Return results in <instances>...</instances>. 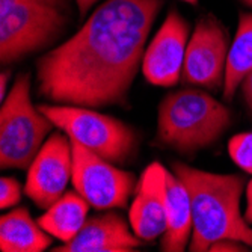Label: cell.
<instances>
[{
    "label": "cell",
    "instance_id": "8",
    "mask_svg": "<svg viewBox=\"0 0 252 252\" xmlns=\"http://www.w3.org/2000/svg\"><path fill=\"white\" fill-rule=\"evenodd\" d=\"M230 45V32L218 17H199L188 44L180 82L210 91L223 88Z\"/></svg>",
    "mask_w": 252,
    "mask_h": 252
},
{
    "label": "cell",
    "instance_id": "13",
    "mask_svg": "<svg viewBox=\"0 0 252 252\" xmlns=\"http://www.w3.org/2000/svg\"><path fill=\"white\" fill-rule=\"evenodd\" d=\"M166 192H168V226L160 237V251L183 252L189 248L193 216L188 188L174 172L166 169Z\"/></svg>",
    "mask_w": 252,
    "mask_h": 252
},
{
    "label": "cell",
    "instance_id": "17",
    "mask_svg": "<svg viewBox=\"0 0 252 252\" xmlns=\"http://www.w3.org/2000/svg\"><path fill=\"white\" fill-rule=\"evenodd\" d=\"M228 153L233 162L252 175V133H239L228 142Z\"/></svg>",
    "mask_w": 252,
    "mask_h": 252
},
{
    "label": "cell",
    "instance_id": "12",
    "mask_svg": "<svg viewBox=\"0 0 252 252\" xmlns=\"http://www.w3.org/2000/svg\"><path fill=\"white\" fill-rule=\"evenodd\" d=\"M131 226V225H130ZM126 219L117 212H106L89 218L79 234L55 248V252H133L142 240L130 230Z\"/></svg>",
    "mask_w": 252,
    "mask_h": 252
},
{
    "label": "cell",
    "instance_id": "2",
    "mask_svg": "<svg viewBox=\"0 0 252 252\" xmlns=\"http://www.w3.org/2000/svg\"><path fill=\"white\" fill-rule=\"evenodd\" d=\"M172 172L185 183L190 196L193 216L190 252H205L222 239L239 240L252 248V226L240 210L246 177L201 171L183 162H174Z\"/></svg>",
    "mask_w": 252,
    "mask_h": 252
},
{
    "label": "cell",
    "instance_id": "18",
    "mask_svg": "<svg viewBox=\"0 0 252 252\" xmlns=\"http://www.w3.org/2000/svg\"><path fill=\"white\" fill-rule=\"evenodd\" d=\"M23 188L20 181L12 177L0 178V209L6 210L21 201Z\"/></svg>",
    "mask_w": 252,
    "mask_h": 252
},
{
    "label": "cell",
    "instance_id": "21",
    "mask_svg": "<svg viewBox=\"0 0 252 252\" xmlns=\"http://www.w3.org/2000/svg\"><path fill=\"white\" fill-rule=\"evenodd\" d=\"M240 88H242V94L246 101V106L252 112V71L245 76V79L240 83Z\"/></svg>",
    "mask_w": 252,
    "mask_h": 252
},
{
    "label": "cell",
    "instance_id": "10",
    "mask_svg": "<svg viewBox=\"0 0 252 252\" xmlns=\"http://www.w3.org/2000/svg\"><path fill=\"white\" fill-rule=\"evenodd\" d=\"M189 39L188 20L177 9H169L144 53L142 74L148 83L169 88L180 82Z\"/></svg>",
    "mask_w": 252,
    "mask_h": 252
},
{
    "label": "cell",
    "instance_id": "23",
    "mask_svg": "<svg viewBox=\"0 0 252 252\" xmlns=\"http://www.w3.org/2000/svg\"><path fill=\"white\" fill-rule=\"evenodd\" d=\"M9 79H11V70H3L2 71V74H0V100H5L6 98V85H8V82H9Z\"/></svg>",
    "mask_w": 252,
    "mask_h": 252
},
{
    "label": "cell",
    "instance_id": "15",
    "mask_svg": "<svg viewBox=\"0 0 252 252\" xmlns=\"http://www.w3.org/2000/svg\"><path fill=\"white\" fill-rule=\"evenodd\" d=\"M89 207L88 201L76 190L65 192L49 209H45V213L38 218V223L52 237L66 243L83 228L88 220Z\"/></svg>",
    "mask_w": 252,
    "mask_h": 252
},
{
    "label": "cell",
    "instance_id": "25",
    "mask_svg": "<svg viewBox=\"0 0 252 252\" xmlns=\"http://www.w3.org/2000/svg\"><path fill=\"white\" fill-rule=\"evenodd\" d=\"M181 2H185V3H189V5H192V6H196V5H198V2H199V0H181Z\"/></svg>",
    "mask_w": 252,
    "mask_h": 252
},
{
    "label": "cell",
    "instance_id": "1",
    "mask_svg": "<svg viewBox=\"0 0 252 252\" xmlns=\"http://www.w3.org/2000/svg\"><path fill=\"white\" fill-rule=\"evenodd\" d=\"M162 6L163 0L103 2L77 33L36 61L38 94L66 106H126Z\"/></svg>",
    "mask_w": 252,
    "mask_h": 252
},
{
    "label": "cell",
    "instance_id": "22",
    "mask_svg": "<svg viewBox=\"0 0 252 252\" xmlns=\"http://www.w3.org/2000/svg\"><path fill=\"white\" fill-rule=\"evenodd\" d=\"M245 195H246V209L243 215H245V219L252 225V178L248 181Z\"/></svg>",
    "mask_w": 252,
    "mask_h": 252
},
{
    "label": "cell",
    "instance_id": "11",
    "mask_svg": "<svg viewBox=\"0 0 252 252\" xmlns=\"http://www.w3.org/2000/svg\"><path fill=\"white\" fill-rule=\"evenodd\" d=\"M131 230L144 243L162 237L168 226L166 168L151 162L137 180L134 199L128 210Z\"/></svg>",
    "mask_w": 252,
    "mask_h": 252
},
{
    "label": "cell",
    "instance_id": "14",
    "mask_svg": "<svg viewBox=\"0 0 252 252\" xmlns=\"http://www.w3.org/2000/svg\"><path fill=\"white\" fill-rule=\"evenodd\" d=\"M52 236L35 222L26 207H18L0 218V251L42 252L52 245Z\"/></svg>",
    "mask_w": 252,
    "mask_h": 252
},
{
    "label": "cell",
    "instance_id": "5",
    "mask_svg": "<svg viewBox=\"0 0 252 252\" xmlns=\"http://www.w3.org/2000/svg\"><path fill=\"white\" fill-rule=\"evenodd\" d=\"M38 109L73 142L112 163L124 165L136 153L137 133L121 120L79 106L39 104Z\"/></svg>",
    "mask_w": 252,
    "mask_h": 252
},
{
    "label": "cell",
    "instance_id": "9",
    "mask_svg": "<svg viewBox=\"0 0 252 252\" xmlns=\"http://www.w3.org/2000/svg\"><path fill=\"white\" fill-rule=\"evenodd\" d=\"M73 178V142L63 131L47 137L28 169L26 195L45 210L56 202Z\"/></svg>",
    "mask_w": 252,
    "mask_h": 252
},
{
    "label": "cell",
    "instance_id": "24",
    "mask_svg": "<svg viewBox=\"0 0 252 252\" xmlns=\"http://www.w3.org/2000/svg\"><path fill=\"white\" fill-rule=\"evenodd\" d=\"M98 2H100V0H76V5L79 8V15L83 18L89 12V9Z\"/></svg>",
    "mask_w": 252,
    "mask_h": 252
},
{
    "label": "cell",
    "instance_id": "20",
    "mask_svg": "<svg viewBox=\"0 0 252 252\" xmlns=\"http://www.w3.org/2000/svg\"><path fill=\"white\" fill-rule=\"evenodd\" d=\"M23 2H39V3L52 5V6L68 11V0H0V12H3V11L9 9L11 6L17 5V3H23Z\"/></svg>",
    "mask_w": 252,
    "mask_h": 252
},
{
    "label": "cell",
    "instance_id": "19",
    "mask_svg": "<svg viewBox=\"0 0 252 252\" xmlns=\"http://www.w3.org/2000/svg\"><path fill=\"white\" fill-rule=\"evenodd\" d=\"M251 246L239 242V240H233V239H222V240H218L215 242L209 251L212 252H246L249 251Z\"/></svg>",
    "mask_w": 252,
    "mask_h": 252
},
{
    "label": "cell",
    "instance_id": "3",
    "mask_svg": "<svg viewBox=\"0 0 252 252\" xmlns=\"http://www.w3.org/2000/svg\"><path fill=\"white\" fill-rule=\"evenodd\" d=\"M233 123L231 110L201 89H180L163 97L157 115V142L193 156L218 142Z\"/></svg>",
    "mask_w": 252,
    "mask_h": 252
},
{
    "label": "cell",
    "instance_id": "6",
    "mask_svg": "<svg viewBox=\"0 0 252 252\" xmlns=\"http://www.w3.org/2000/svg\"><path fill=\"white\" fill-rule=\"evenodd\" d=\"M65 9L23 2L0 12V62L9 65L53 44L66 29Z\"/></svg>",
    "mask_w": 252,
    "mask_h": 252
},
{
    "label": "cell",
    "instance_id": "26",
    "mask_svg": "<svg viewBox=\"0 0 252 252\" xmlns=\"http://www.w3.org/2000/svg\"><path fill=\"white\" fill-rule=\"evenodd\" d=\"M240 2H242L245 6H248V8H251V9H252V0H240Z\"/></svg>",
    "mask_w": 252,
    "mask_h": 252
},
{
    "label": "cell",
    "instance_id": "7",
    "mask_svg": "<svg viewBox=\"0 0 252 252\" xmlns=\"http://www.w3.org/2000/svg\"><path fill=\"white\" fill-rule=\"evenodd\" d=\"M73 142V141H71ZM73 188L97 210L124 209L136 190L133 172L113 166L112 162L73 142Z\"/></svg>",
    "mask_w": 252,
    "mask_h": 252
},
{
    "label": "cell",
    "instance_id": "16",
    "mask_svg": "<svg viewBox=\"0 0 252 252\" xmlns=\"http://www.w3.org/2000/svg\"><path fill=\"white\" fill-rule=\"evenodd\" d=\"M252 71V14L240 12L239 25L234 38L231 39L230 53H228L225 80L222 88V97L230 103L242 80Z\"/></svg>",
    "mask_w": 252,
    "mask_h": 252
},
{
    "label": "cell",
    "instance_id": "4",
    "mask_svg": "<svg viewBox=\"0 0 252 252\" xmlns=\"http://www.w3.org/2000/svg\"><path fill=\"white\" fill-rule=\"evenodd\" d=\"M31 74H18L0 109V168L29 169L55 124L31 100Z\"/></svg>",
    "mask_w": 252,
    "mask_h": 252
}]
</instances>
